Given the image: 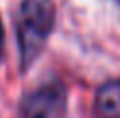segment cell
<instances>
[{
	"mask_svg": "<svg viewBox=\"0 0 120 118\" xmlns=\"http://www.w3.org/2000/svg\"><path fill=\"white\" fill-rule=\"evenodd\" d=\"M67 91L61 83L53 81L38 87L20 100L18 118H65Z\"/></svg>",
	"mask_w": 120,
	"mask_h": 118,
	"instance_id": "obj_2",
	"label": "cell"
},
{
	"mask_svg": "<svg viewBox=\"0 0 120 118\" xmlns=\"http://www.w3.org/2000/svg\"><path fill=\"white\" fill-rule=\"evenodd\" d=\"M16 39L20 69L28 71L45 45L55 26V6L51 0H24L16 12Z\"/></svg>",
	"mask_w": 120,
	"mask_h": 118,
	"instance_id": "obj_1",
	"label": "cell"
},
{
	"mask_svg": "<svg viewBox=\"0 0 120 118\" xmlns=\"http://www.w3.org/2000/svg\"><path fill=\"white\" fill-rule=\"evenodd\" d=\"M4 57V26H2V20H0V61Z\"/></svg>",
	"mask_w": 120,
	"mask_h": 118,
	"instance_id": "obj_4",
	"label": "cell"
},
{
	"mask_svg": "<svg viewBox=\"0 0 120 118\" xmlns=\"http://www.w3.org/2000/svg\"><path fill=\"white\" fill-rule=\"evenodd\" d=\"M116 2H118V4H120V0H116Z\"/></svg>",
	"mask_w": 120,
	"mask_h": 118,
	"instance_id": "obj_5",
	"label": "cell"
},
{
	"mask_svg": "<svg viewBox=\"0 0 120 118\" xmlns=\"http://www.w3.org/2000/svg\"><path fill=\"white\" fill-rule=\"evenodd\" d=\"M94 114L98 118H120V79L98 87L94 95Z\"/></svg>",
	"mask_w": 120,
	"mask_h": 118,
	"instance_id": "obj_3",
	"label": "cell"
}]
</instances>
